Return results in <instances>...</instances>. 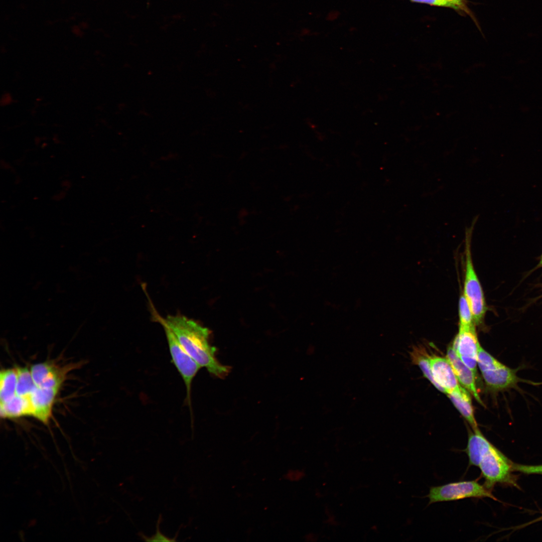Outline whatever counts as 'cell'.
Returning <instances> with one entry per match:
<instances>
[{
    "mask_svg": "<svg viewBox=\"0 0 542 542\" xmlns=\"http://www.w3.org/2000/svg\"><path fill=\"white\" fill-rule=\"evenodd\" d=\"M512 471H518L526 474H542V465L529 466L512 463Z\"/></svg>",
    "mask_w": 542,
    "mask_h": 542,
    "instance_id": "obj_20",
    "label": "cell"
},
{
    "mask_svg": "<svg viewBox=\"0 0 542 542\" xmlns=\"http://www.w3.org/2000/svg\"><path fill=\"white\" fill-rule=\"evenodd\" d=\"M2 418L13 419L24 416H33V412L28 397H23L16 394L8 401L0 403Z\"/></svg>",
    "mask_w": 542,
    "mask_h": 542,
    "instance_id": "obj_13",
    "label": "cell"
},
{
    "mask_svg": "<svg viewBox=\"0 0 542 542\" xmlns=\"http://www.w3.org/2000/svg\"><path fill=\"white\" fill-rule=\"evenodd\" d=\"M415 3L427 4L432 6L451 9L462 16L467 15L473 20L481 31L480 27L475 16L468 7L467 0H410Z\"/></svg>",
    "mask_w": 542,
    "mask_h": 542,
    "instance_id": "obj_15",
    "label": "cell"
},
{
    "mask_svg": "<svg viewBox=\"0 0 542 542\" xmlns=\"http://www.w3.org/2000/svg\"><path fill=\"white\" fill-rule=\"evenodd\" d=\"M30 371L34 382L39 387L59 389L64 380V372L48 363L34 364Z\"/></svg>",
    "mask_w": 542,
    "mask_h": 542,
    "instance_id": "obj_11",
    "label": "cell"
},
{
    "mask_svg": "<svg viewBox=\"0 0 542 542\" xmlns=\"http://www.w3.org/2000/svg\"><path fill=\"white\" fill-rule=\"evenodd\" d=\"M492 444L483 435L479 429L469 435L467 447L464 450L470 465L478 467L482 456Z\"/></svg>",
    "mask_w": 542,
    "mask_h": 542,
    "instance_id": "obj_12",
    "label": "cell"
},
{
    "mask_svg": "<svg viewBox=\"0 0 542 542\" xmlns=\"http://www.w3.org/2000/svg\"><path fill=\"white\" fill-rule=\"evenodd\" d=\"M448 395L455 407L469 423L473 430L478 429L468 391L464 388L460 392H453L448 394Z\"/></svg>",
    "mask_w": 542,
    "mask_h": 542,
    "instance_id": "obj_14",
    "label": "cell"
},
{
    "mask_svg": "<svg viewBox=\"0 0 542 542\" xmlns=\"http://www.w3.org/2000/svg\"><path fill=\"white\" fill-rule=\"evenodd\" d=\"M472 226L466 231L465 272L463 293L469 303L475 324L479 325L483 322L487 308L483 290L472 262L470 248Z\"/></svg>",
    "mask_w": 542,
    "mask_h": 542,
    "instance_id": "obj_4",
    "label": "cell"
},
{
    "mask_svg": "<svg viewBox=\"0 0 542 542\" xmlns=\"http://www.w3.org/2000/svg\"><path fill=\"white\" fill-rule=\"evenodd\" d=\"M447 359L451 364L459 382L471 393L480 404H483L475 382L476 375L460 358L453 346L448 347Z\"/></svg>",
    "mask_w": 542,
    "mask_h": 542,
    "instance_id": "obj_10",
    "label": "cell"
},
{
    "mask_svg": "<svg viewBox=\"0 0 542 542\" xmlns=\"http://www.w3.org/2000/svg\"><path fill=\"white\" fill-rule=\"evenodd\" d=\"M151 309L153 318L159 322L164 328L172 361L184 381L187 398L190 402L192 382L201 366L182 346L175 335L164 322L163 318L158 314L152 305Z\"/></svg>",
    "mask_w": 542,
    "mask_h": 542,
    "instance_id": "obj_3",
    "label": "cell"
},
{
    "mask_svg": "<svg viewBox=\"0 0 542 542\" xmlns=\"http://www.w3.org/2000/svg\"><path fill=\"white\" fill-rule=\"evenodd\" d=\"M430 362L435 381L444 388L446 393L460 392L464 388L460 386L447 358L436 356L430 357Z\"/></svg>",
    "mask_w": 542,
    "mask_h": 542,
    "instance_id": "obj_8",
    "label": "cell"
},
{
    "mask_svg": "<svg viewBox=\"0 0 542 542\" xmlns=\"http://www.w3.org/2000/svg\"><path fill=\"white\" fill-rule=\"evenodd\" d=\"M475 325L459 327L453 347L461 360L477 375V351L479 345Z\"/></svg>",
    "mask_w": 542,
    "mask_h": 542,
    "instance_id": "obj_7",
    "label": "cell"
},
{
    "mask_svg": "<svg viewBox=\"0 0 542 542\" xmlns=\"http://www.w3.org/2000/svg\"><path fill=\"white\" fill-rule=\"evenodd\" d=\"M477 363L486 385L493 391L511 388L518 390V384L521 382L538 384L519 377L516 375L519 368L512 369L503 364L485 351L480 344L477 351Z\"/></svg>",
    "mask_w": 542,
    "mask_h": 542,
    "instance_id": "obj_2",
    "label": "cell"
},
{
    "mask_svg": "<svg viewBox=\"0 0 542 542\" xmlns=\"http://www.w3.org/2000/svg\"><path fill=\"white\" fill-rule=\"evenodd\" d=\"M17 374L16 369L2 370L0 372V402L5 403L16 395Z\"/></svg>",
    "mask_w": 542,
    "mask_h": 542,
    "instance_id": "obj_16",
    "label": "cell"
},
{
    "mask_svg": "<svg viewBox=\"0 0 542 542\" xmlns=\"http://www.w3.org/2000/svg\"><path fill=\"white\" fill-rule=\"evenodd\" d=\"M59 388H42L37 386L29 396L33 411V417L47 425L51 417L53 405Z\"/></svg>",
    "mask_w": 542,
    "mask_h": 542,
    "instance_id": "obj_9",
    "label": "cell"
},
{
    "mask_svg": "<svg viewBox=\"0 0 542 542\" xmlns=\"http://www.w3.org/2000/svg\"><path fill=\"white\" fill-rule=\"evenodd\" d=\"M538 266H542V255L540 259V261L538 263Z\"/></svg>",
    "mask_w": 542,
    "mask_h": 542,
    "instance_id": "obj_22",
    "label": "cell"
},
{
    "mask_svg": "<svg viewBox=\"0 0 542 542\" xmlns=\"http://www.w3.org/2000/svg\"><path fill=\"white\" fill-rule=\"evenodd\" d=\"M427 496L430 504L469 498L488 497L497 500L490 490L474 480L451 482L431 487Z\"/></svg>",
    "mask_w": 542,
    "mask_h": 542,
    "instance_id": "obj_6",
    "label": "cell"
},
{
    "mask_svg": "<svg viewBox=\"0 0 542 542\" xmlns=\"http://www.w3.org/2000/svg\"><path fill=\"white\" fill-rule=\"evenodd\" d=\"M512 462L493 445L482 456L478 467L485 479L484 485L491 490L497 483L517 487L512 475Z\"/></svg>",
    "mask_w": 542,
    "mask_h": 542,
    "instance_id": "obj_5",
    "label": "cell"
},
{
    "mask_svg": "<svg viewBox=\"0 0 542 542\" xmlns=\"http://www.w3.org/2000/svg\"><path fill=\"white\" fill-rule=\"evenodd\" d=\"M161 518L160 517L158 520L156 532L151 537H147L145 536L143 534H141L142 538H143L146 541H175V539L170 538L161 533L159 528V524L160 523Z\"/></svg>",
    "mask_w": 542,
    "mask_h": 542,
    "instance_id": "obj_21",
    "label": "cell"
},
{
    "mask_svg": "<svg viewBox=\"0 0 542 542\" xmlns=\"http://www.w3.org/2000/svg\"><path fill=\"white\" fill-rule=\"evenodd\" d=\"M17 383L16 394L23 397H28L37 385L34 382L31 371L26 367H17Z\"/></svg>",
    "mask_w": 542,
    "mask_h": 542,
    "instance_id": "obj_18",
    "label": "cell"
},
{
    "mask_svg": "<svg viewBox=\"0 0 542 542\" xmlns=\"http://www.w3.org/2000/svg\"><path fill=\"white\" fill-rule=\"evenodd\" d=\"M459 327L475 325L469 303L463 293L459 301Z\"/></svg>",
    "mask_w": 542,
    "mask_h": 542,
    "instance_id": "obj_19",
    "label": "cell"
},
{
    "mask_svg": "<svg viewBox=\"0 0 542 542\" xmlns=\"http://www.w3.org/2000/svg\"><path fill=\"white\" fill-rule=\"evenodd\" d=\"M413 361L418 365L425 376L440 391L445 393L443 388L435 381L430 362V357L425 350L416 348L411 353Z\"/></svg>",
    "mask_w": 542,
    "mask_h": 542,
    "instance_id": "obj_17",
    "label": "cell"
},
{
    "mask_svg": "<svg viewBox=\"0 0 542 542\" xmlns=\"http://www.w3.org/2000/svg\"><path fill=\"white\" fill-rule=\"evenodd\" d=\"M163 320L182 346L201 367H205L218 377L227 375L229 367L217 360L216 348L210 343L207 328L181 315H168Z\"/></svg>",
    "mask_w": 542,
    "mask_h": 542,
    "instance_id": "obj_1",
    "label": "cell"
}]
</instances>
